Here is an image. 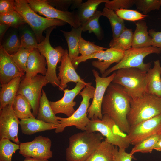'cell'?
<instances>
[{"label": "cell", "instance_id": "obj_1", "mask_svg": "<svg viewBox=\"0 0 161 161\" xmlns=\"http://www.w3.org/2000/svg\"><path fill=\"white\" fill-rule=\"evenodd\" d=\"M131 99L123 86L111 83L106 90L102 104L103 115L108 114L127 134L130 127L127 116L130 110Z\"/></svg>", "mask_w": 161, "mask_h": 161}, {"label": "cell", "instance_id": "obj_2", "mask_svg": "<svg viewBox=\"0 0 161 161\" xmlns=\"http://www.w3.org/2000/svg\"><path fill=\"white\" fill-rule=\"evenodd\" d=\"M100 133L83 131L75 134L69 138L66 149L67 161H86L103 141Z\"/></svg>", "mask_w": 161, "mask_h": 161}, {"label": "cell", "instance_id": "obj_3", "mask_svg": "<svg viewBox=\"0 0 161 161\" xmlns=\"http://www.w3.org/2000/svg\"><path fill=\"white\" fill-rule=\"evenodd\" d=\"M161 114V98L146 93L141 97L131 99L127 116L130 127Z\"/></svg>", "mask_w": 161, "mask_h": 161}, {"label": "cell", "instance_id": "obj_4", "mask_svg": "<svg viewBox=\"0 0 161 161\" xmlns=\"http://www.w3.org/2000/svg\"><path fill=\"white\" fill-rule=\"evenodd\" d=\"M114 72L112 83L123 86L132 99L147 93V72L136 68H122Z\"/></svg>", "mask_w": 161, "mask_h": 161}, {"label": "cell", "instance_id": "obj_5", "mask_svg": "<svg viewBox=\"0 0 161 161\" xmlns=\"http://www.w3.org/2000/svg\"><path fill=\"white\" fill-rule=\"evenodd\" d=\"M85 131L99 132L106 137L105 140L119 148L126 149L130 144L127 134L122 131L107 114L103 115L101 119L90 120Z\"/></svg>", "mask_w": 161, "mask_h": 161}, {"label": "cell", "instance_id": "obj_6", "mask_svg": "<svg viewBox=\"0 0 161 161\" xmlns=\"http://www.w3.org/2000/svg\"><path fill=\"white\" fill-rule=\"evenodd\" d=\"M15 8L31 28L39 44L45 38L43 35L45 30L53 26H64L67 23L61 20L45 18L38 15L31 8L27 0H15Z\"/></svg>", "mask_w": 161, "mask_h": 161}, {"label": "cell", "instance_id": "obj_7", "mask_svg": "<svg viewBox=\"0 0 161 161\" xmlns=\"http://www.w3.org/2000/svg\"><path fill=\"white\" fill-rule=\"evenodd\" d=\"M89 83L79 95H81L82 99L78 108L73 114L69 117L62 118L56 116L59 124L55 129L56 133L62 132L65 128L68 126H74L76 128L83 131L86 130V128L90 121L87 116V111L90 103V100L93 97L95 88Z\"/></svg>", "mask_w": 161, "mask_h": 161}, {"label": "cell", "instance_id": "obj_8", "mask_svg": "<svg viewBox=\"0 0 161 161\" xmlns=\"http://www.w3.org/2000/svg\"><path fill=\"white\" fill-rule=\"evenodd\" d=\"M56 26L47 28L46 30L44 39L38 44V49L41 53L45 58L47 63V70L45 75L48 83L54 87H59L60 81L56 73L57 64L61 61L65 51L60 46L53 48L49 41L50 34Z\"/></svg>", "mask_w": 161, "mask_h": 161}, {"label": "cell", "instance_id": "obj_9", "mask_svg": "<svg viewBox=\"0 0 161 161\" xmlns=\"http://www.w3.org/2000/svg\"><path fill=\"white\" fill-rule=\"evenodd\" d=\"M153 53L161 54V49L153 46L142 48L131 47L125 51L121 60L115 65L108 69L101 77H106L112 72L120 69L136 68L147 72L150 68L151 63H145L144 58L147 55Z\"/></svg>", "mask_w": 161, "mask_h": 161}, {"label": "cell", "instance_id": "obj_10", "mask_svg": "<svg viewBox=\"0 0 161 161\" xmlns=\"http://www.w3.org/2000/svg\"><path fill=\"white\" fill-rule=\"evenodd\" d=\"M27 0L34 12L46 18L63 21L69 24L72 27L78 28L81 26L76 10L63 11L59 10L50 5L46 0Z\"/></svg>", "mask_w": 161, "mask_h": 161}, {"label": "cell", "instance_id": "obj_11", "mask_svg": "<svg viewBox=\"0 0 161 161\" xmlns=\"http://www.w3.org/2000/svg\"><path fill=\"white\" fill-rule=\"evenodd\" d=\"M48 83L45 76L41 74H38L29 80L23 79L21 82L17 95L23 96L29 102L35 117L38 112L42 88Z\"/></svg>", "mask_w": 161, "mask_h": 161}, {"label": "cell", "instance_id": "obj_12", "mask_svg": "<svg viewBox=\"0 0 161 161\" xmlns=\"http://www.w3.org/2000/svg\"><path fill=\"white\" fill-rule=\"evenodd\" d=\"M125 51L115 49L109 48L105 50L97 52L87 56H78L72 61L75 69H77L78 65L81 62L87 60L97 58L98 60L93 61L92 65L97 68L100 73L103 74L109 66L114 63H118L123 58Z\"/></svg>", "mask_w": 161, "mask_h": 161}, {"label": "cell", "instance_id": "obj_13", "mask_svg": "<svg viewBox=\"0 0 161 161\" xmlns=\"http://www.w3.org/2000/svg\"><path fill=\"white\" fill-rule=\"evenodd\" d=\"M130 144L135 145L145 139L161 135V114L130 127L127 134Z\"/></svg>", "mask_w": 161, "mask_h": 161}, {"label": "cell", "instance_id": "obj_14", "mask_svg": "<svg viewBox=\"0 0 161 161\" xmlns=\"http://www.w3.org/2000/svg\"><path fill=\"white\" fill-rule=\"evenodd\" d=\"M92 72L95 78L96 87L92 103L87 111V116L90 120L102 119V104L103 99L108 86L115 75L114 72L110 75L102 77L98 71L93 69Z\"/></svg>", "mask_w": 161, "mask_h": 161}, {"label": "cell", "instance_id": "obj_15", "mask_svg": "<svg viewBox=\"0 0 161 161\" xmlns=\"http://www.w3.org/2000/svg\"><path fill=\"white\" fill-rule=\"evenodd\" d=\"M19 153L23 156L48 160L52 157V141L50 138L41 135L31 141L20 143Z\"/></svg>", "mask_w": 161, "mask_h": 161}, {"label": "cell", "instance_id": "obj_16", "mask_svg": "<svg viewBox=\"0 0 161 161\" xmlns=\"http://www.w3.org/2000/svg\"><path fill=\"white\" fill-rule=\"evenodd\" d=\"M20 121L15 114L12 104L8 105L0 112V138H7L19 145L18 137Z\"/></svg>", "mask_w": 161, "mask_h": 161}, {"label": "cell", "instance_id": "obj_17", "mask_svg": "<svg viewBox=\"0 0 161 161\" xmlns=\"http://www.w3.org/2000/svg\"><path fill=\"white\" fill-rule=\"evenodd\" d=\"M89 83L78 82L73 89H64V95L61 99L56 101H50L54 114L56 115L58 113H63L68 117L71 116L75 111L74 107L76 105V102L74 101V99L79 94L81 90Z\"/></svg>", "mask_w": 161, "mask_h": 161}, {"label": "cell", "instance_id": "obj_18", "mask_svg": "<svg viewBox=\"0 0 161 161\" xmlns=\"http://www.w3.org/2000/svg\"><path fill=\"white\" fill-rule=\"evenodd\" d=\"M25 73L14 62L10 55L0 47V82L1 85L7 83L14 78L22 77Z\"/></svg>", "mask_w": 161, "mask_h": 161}, {"label": "cell", "instance_id": "obj_19", "mask_svg": "<svg viewBox=\"0 0 161 161\" xmlns=\"http://www.w3.org/2000/svg\"><path fill=\"white\" fill-rule=\"evenodd\" d=\"M61 62V64L58 67L59 72L58 76L60 81L58 87L59 90L63 91L67 87V83L70 82L87 83L76 72L69 57L67 49H65Z\"/></svg>", "mask_w": 161, "mask_h": 161}, {"label": "cell", "instance_id": "obj_20", "mask_svg": "<svg viewBox=\"0 0 161 161\" xmlns=\"http://www.w3.org/2000/svg\"><path fill=\"white\" fill-rule=\"evenodd\" d=\"M47 63L45 57L38 48L34 49L30 53L27 60L25 80L30 79L38 73L45 76L47 72Z\"/></svg>", "mask_w": 161, "mask_h": 161}, {"label": "cell", "instance_id": "obj_21", "mask_svg": "<svg viewBox=\"0 0 161 161\" xmlns=\"http://www.w3.org/2000/svg\"><path fill=\"white\" fill-rule=\"evenodd\" d=\"M146 92L161 98V66L160 61L154 62V66L147 73Z\"/></svg>", "mask_w": 161, "mask_h": 161}, {"label": "cell", "instance_id": "obj_22", "mask_svg": "<svg viewBox=\"0 0 161 161\" xmlns=\"http://www.w3.org/2000/svg\"><path fill=\"white\" fill-rule=\"evenodd\" d=\"M135 25L136 28L133 35L132 47L142 48L152 46L151 38L149 35L146 22L140 20L137 21Z\"/></svg>", "mask_w": 161, "mask_h": 161}, {"label": "cell", "instance_id": "obj_23", "mask_svg": "<svg viewBox=\"0 0 161 161\" xmlns=\"http://www.w3.org/2000/svg\"><path fill=\"white\" fill-rule=\"evenodd\" d=\"M21 81V77H18L7 83L1 85L0 109H3L8 105L13 104Z\"/></svg>", "mask_w": 161, "mask_h": 161}, {"label": "cell", "instance_id": "obj_24", "mask_svg": "<svg viewBox=\"0 0 161 161\" xmlns=\"http://www.w3.org/2000/svg\"><path fill=\"white\" fill-rule=\"evenodd\" d=\"M20 125L23 134L28 135L55 129L57 126L54 124L44 122L35 118H29L21 120Z\"/></svg>", "mask_w": 161, "mask_h": 161}, {"label": "cell", "instance_id": "obj_25", "mask_svg": "<svg viewBox=\"0 0 161 161\" xmlns=\"http://www.w3.org/2000/svg\"><path fill=\"white\" fill-rule=\"evenodd\" d=\"M118 149L117 147L103 140L86 161H115Z\"/></svg>", "mask_w": 161, "mask_h": 161}, {"label": "cell", "instance_id": "obj_26", "mask_svg": "<svg viewBox=\"0 0 161 161\" xmlns=\"http://www.w3.org/2000/svg\"><path fill=\"white\" fill-rule=\"evenodd\" d=\"M67 43L68 54L72 61L78 56L79 53V42L83 32L81 26L78 28L72 27L70 31L61 30Z\"/></svg>", "mask_w": 161, "mask_h": 161}, {"label": "cell", "instance_id": "obj_27", "mask_svg": "<svg viewBox=\"0 0 161 161\" xmlns=\"http://www.w3.org/2000/svg\"><path fill=\"white\" fill-rule=\"evenodd\" d=\"M36 119L44 122L58 126L56 116L54 113L46 94L42 89Z\"/></svg>", "mask_w": 161, "mask_h": 161}, {"label": "cell", "instance_id": "obj_28", "mask_svg": "<svg viewBox=\"0 0 161 161\" xmlns=\"http://www.w3.org/2000/svg\"><path fill=\"white\" fill-rule=\"evenodd\" d=\"M109 0H88L82 2L76 10L78 20L82 25L85 23L94 14L98 6Z\"/></svg>", "mask_w": 161, "mask_h": 161}, {"label": "cell", "instance_id": "obj_29", "mask_svg": "<svg viewBox=\"0 0 161 161\" xmlns=\"http://www.w3.org/2000/svg\"><path fill=\"white\" fill-rule=\"evenodd\" d=\"M12 108L16 116L20 120L35 117L31 112L32 108L30 103L21 95L16 96L12 104Z\"/></svg>", "mask_w": 161, "mask_h": 161}, {"label": "cell", "instance_id": "obj_30", "mask_svg": "<svg viewBox=\"0 0 161 161\" xmlns=\"http://www.w3.org/2000/svg\"><path fill=\"white\" fill-rule=\"evenodd\" d=\"M133 34L131 29L126 27L117 38L111 40L110 48L124 51L130 49L132 47Z\"/></svg>", "mask_w": 161, "mask_h": 161}, {"label": "cell", "instance_id": "obj_31", "mask_svg": "<svg viewBox=\"0 0 161 161\" xmlns=\"http://www.w3.org/2000/svg\"><path fill=\"white\" fill-rule=\"evenodd\" d=\"M102 16L106 17L110 23L113 39L117 38L126 28L124 20L120 18L112 10L105 7L102 11Z\"/></svg>", "mask_w": 161, "mask_h": 161}, {"label": "cell", "instance_id": "obj_32", "mask_svg": "<svg viewBox=\"0 0 161 161\" xmlns=\"http://www.w3.org/2000/svg\"><path fill=\"white\" fill-rule=\"evenodd\" d=\"M101 16H102V11L97 10L93 16L81 25L82 31H88L89 33H93L97 39L101 40L103 34L99 22V19Z\"/></svg>", "mask_w": 161, "mask_h": 161}, {"label": "cell", "instance_id": "obj_33", "mask_svg": "<svg viewBox=\"0 0 161 161\" xmlns=\"http://www.w3.org/2000/svg\"><path fill=\"white\" fill-rule=\"evenodd\" d=\"M19 149V145L12 142L9 139H0V161H12L13 154Z\"/></svg>", "mask_w": 161, "mask_h": 161}, {"label": "cell", "instance_id": "obj_34", "mask_svg": "<svg viewBox=\"0 0 161 161\" xmlns=\"http://www.w3.org/2000/svg\"><path fill=\"white\" fill-rule=\"evenodd\" d=\"M26 23L24 18L16 10L7 13L0 14V24L18 28Z\"/></svg>", "mask_w": 161, "mask_h": 161}, {"label": "cell", "instance_id": "obj_35", "mask_svg": "<svg viewBox=\"0 0 161 161\" xmlns=\"http://www.w3.org/2000/svg\"><path fill=\"white\" fill-rule=\"evenodd\" d=\"M161 135L153 136L145 139L134 145L130 153L132 154L137 152L151 153Z\"/></svg>", "mask_w": 161, "mask_h": 161}, {"label": "cell", "instance_id": "obj_36", "mask_svg": "<svg viewBox=\"0 0 161 161\" xmlns=\"http://www.w3.org/2000/svg\"><path fill=\"white\" fill-rule=\"evenodd\" d=\"M20 47L32 50L38 48V44L36 36L32 31L27 28L24 29L20 37Z\"/></svg>", "mask_w": 161, "mask_h": 161}, {"label": "cell", "instance_id": "obj_37", "mask_svg": "<svg viewBox=\"0 0 161 161\" xmlns=\"http://www.w3.org/2000/svg\"><path fill=\"white\" fill-rule=\"evenodd\" d=\"M106 48L86 41L81 37L79 42V53L83 56H87L102 51Z\"/></svg>", "mask_w": 161, "mask_h": 161}, {"label": "cell", "instance_id": "obj_38", "mask_svg": "<svg viewBox=\"0 0 161 161\" xmlns=\"http://www.w3.org/2000/svg\"><path fill=\"white\" fill-rule=\"evenodd\" d=\"M32 50L20 47L17 52L10 55L12 59L17 66L25 73L26 71L28 58Z\"/></svg>", "mask_w": 161, "mask_h": 161}, {"label": "cell", "instance_id": "obj_39", "mask_svg": "<svg viewBox=\"0 0 161 161\" xmlns=\"http://www.w3.org/2000/svg\"><path fill=\"white\" fill-rule=\"evenodd\" d=\"M49 4L57 9L63 11H68L69 8L71 10L77 9L83 2L82 0H47Z\"/></svg>", "mask_w": 161, "mask_h": 161}, {"label": "cell", "instance_id": "obj_40", "mask_svg": "<svg viewBox=\"0 0 161 161\" xmlns=\"http://www.w3.org/2000/svg\"><path fill=\"white\" fill-rule=\"evenodd\" d=\"M134 5L138 10L146 15L151 11L159 10L161 0H135Z\"/></svg>", "mask_w": 161, "mask_h": 161}, {"label": "cell", "instance_id": "obj_41", "mask_svg": "<svg viewBox=\"0 0 161 161\" xmlns=\"http://www.w3.org/2000/svg\"><path fill=\"white\" fill-rule=\"evenodd\" d=\"M115 13L123 20L132 21L143 20L147 16L137 11L129 9L117 10Z\"/></svg>", "mask_w": 161, "mask_h": 161}, {"label": "cell", "instance_id": "obj_42", "mask_svg": "<svg viewBox=\"0 0 161 161\" xmlns=\"http://www.w3.org/2000/svg\"><path fill=\"white\" fill-rule=\"evenodd\" d=\"M1 45L4 49L11 55L17 52L20 48V39L15 32L10 35L4 43Z\"/></svg>", "mask_w": 161, "mask_h": 161}, {"label": "cell", "instance_id": "obj_43", "mask_svg": "<svg viewBox=\"0 0 161 161\" xmlns=\"http://www.w3.org/2000/svg\"><path fill=\"white\" fill-rule=\"evenodd\" d=\"M135 0H113L105 3V7L113 10L128 9L134 5Z\"/></svg>", "mask_w": 161, "mask_h": 161}, {"label": "cell", "instance_id": "obj_44", "mask_svg": "<svg viewBox=\"0 0 161 161\" xmlns=\"http://www.w3.org/2000/svg\"><path fill=\"white\" fill-rule=\"evenodd\" d=\"M15 10V0H0V14L8 13Z\"/></svg>", "mask_w": 161, "mask_h": 161}, {"label": "cell", "instance_id": "obj_45", "mask_svg": "<svg viewBox=\"0 0 161 161\" xmlns=\"http://www.w3.org/2000/svg\"><path fill=\"white\" fill-rule=\"evenodd\" d=\"M125 149L119 148L116 151L115 161H132L135 160L134 154L126 152Z\"/></svg>", "mask_w": 161, "mask_h": 161}, {"label": "cell", "instance_id": "obj_46", "mask_svg": "<svg viewBox=\"0 0 161 161\" xmlns=\"http://www.w3.org/2000/svg\"><path fill=\"white\" fill-rule=\"evenodd\" d=\"M148 32L151 38V46L161 49V32H157L151 29Z\"/></svg>", "mask_w": 161, "mask_h": 161}, {"label": "cell", "instance_id": "obj_47", "mask_svg": "<svg viewBox=\"0 0 161 161\" xmlns=\"http://www.w3.org/2000/svg\"><path fill=\"white\" fill-rule=\"evenodd\" d=\"M10 27L3 24H0V39L1 41L6 31Z\"/></svg>", "mask_w": 161, "mask_h": 161}, {"label": "cell", "instance_id": "obj_48", "mask_svg": "<svg viewBox=\"0 0 161 161\" xmlns=\"http://www.w3.org/2000/svg\"><path fill=\"white\" fill-rule=\"evenodd\" d=\"M154 149L161 151V135L156 142Z\"/></svg>", "mask_w": 161, "mask_h": 161}, {"label": "cell", "instance_id": "obj_49", "mask_svg": "<svg viewBox=\"0 0 161 161\" xmlns=\"http://www.w3.org/2000/svg\"><path fill=\"white\" fill-rule=\"evenodd\" d=\"M23 161H49L48 160L38 159L31 157H25Z\"/></svg>", "mask_w": 161, "mask_h": 161}]
</instances>
